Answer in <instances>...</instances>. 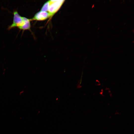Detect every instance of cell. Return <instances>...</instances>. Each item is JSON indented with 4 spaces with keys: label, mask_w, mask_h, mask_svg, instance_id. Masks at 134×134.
I'll use <instances>...</instances> for the list:
<instances>
[{
    "label": "cell",
    "mask_w": 134,
    "mask_h": 134,
    "mask_svg": "<svg viewBox=\"0 0 134 134\" xmlns=\"http://www.w3.org/2000/svg\"><path fill=\"white\" fill-rule=\"evenodd\" d=\"M12 23L9 25L7 28L10 30L12 28L17 27L20 30L24 31L30 29V19L22 16L18 13L17 10L14 11Z\"/></svg>",
    "instance_id": "1"
},
{
    "label": "cell",
    "mask_w": 134,
    "mask_h": 134,
    "mask_svg": "<svg viewBox=\"0 0 134 134\" xmlns=\"http://www.w3.org/2000/svg\"><path fill=\"white\" fill-rule=\"evenodd\" d=\"M94 5H93V6H92V8H93V7L94 6Z\"/></svg>",
    "instance_id": "3"
},
{
    "label": "cell",
    "mask_w": 134,
    "mask_h": 134,
    "mask_svg": "<svg viewBox=\"0 0 134 134\" xmlns=\"http://www.w3.org/2000/svg\"><path fill=\"white\" fill-rule=\"evenodd\" d=\"M48 14L45 12L40 11L37 13L31 20H42L46 19L48 16Z\"/></svg>",
    "instance_id": "2"
}]
</instances>
